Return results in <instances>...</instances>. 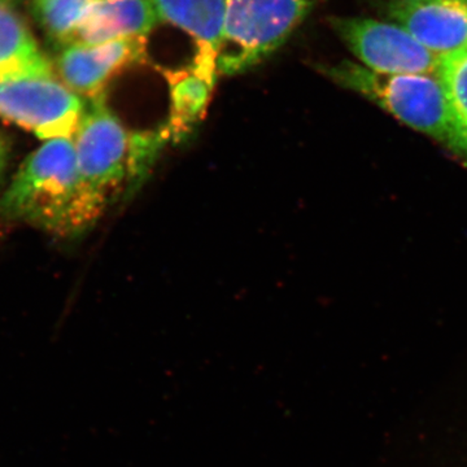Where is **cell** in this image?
I'll list each match as a JSON object with an SVG mask.
<instances>
[{
  "mask_svg": "<svg viewBox=\"0 0 467 467\" xmlns=\"http://www.w3.org/2000/svg\"><path fill=\"white\" fill-rule=\"evenodd\" d=\"M0 212L63 238L90 229L73 137L43 140L27 156L3 193Z\"/></svg>",
  "mask_w": 467,
  "mask_h": 467,
  "instance_id": "6da1fadb",
  "label": "cell"
},
{
  "mask_svg": "<svg viewBox=\"0 0 467 467\" xmlns=\"http://www.w3.org/2000/svg\"><path fill=\"white\" fill-rule=\"evenodd\" d=\"M160 21L180 27L196 46L192 60L217 66L226 0H155ZM218 67V66H217Z\"/></svg>",
  "mask_w": 467,
  "mask_h": 467,
  "instance_id": "8fae6325",
  "label": "cell"
},
{
  "mask_svg": "<svg viewBox=\"0 0 467 467\" xmlns=\"http://www.w3.org/2000/svg\"><path fill=\"white\" fill-rule=\"evenodd\" d=\"M50 69L26 21L11 3L0 2V77Z\"/></svg>",
  "mask_w": 467,
  "mask_h": 467,
  "instance_id": "7c38bea8",
  "label": "cell"
},
{
  "mask_svg": "<svg viewBox=\"0 0 467 467\" xmlns=\"http://www.w3.org/2000/svg\"><path fill=\"white\" fill-rule=\"evenodd\" d=\"M94 0H36L34 12L55 45L67 47Z\"/></svg>",
  "mask_w": 467,
  "mask_h": 467,
  "instance_id": "5bb4252c",
  "label": "cell"
},
{
  "mask_svg": "<svg viewBox=\"0 0 467 467\" xmlns=\"http://www.w3.org/2000/svg\"><path fill=\"white\" fill-rule=\"evenodd\" d=\"M130 138L104 97L85 101L73 142L86 212L92 225L129 178Z\"/></svg>",
  "mask_w": 467,
  "mask_h": 467,
  "instance_id": "277c9868",
  "label": "cell"
},
{
  "mask_svg": "<svg viewBox=\"0 0 467 467\" xmlns=\"http://www.w3.org/2000/svg\"><path fill=\"white\" fill-rule=\"evenodd\" d=\"M171 91V115L162 133L168 140H187L207 115L218 75L216 70L192 66L177 70H162Z\"/></svg>",
  "mask_w": 467,
  "mask_h": 467,
  "instance_id": "30bf717a",
  "label": "cell"
},
{
  "mask_svg": "<svg viewBox=\"0 0 467 467\" xmlns=\"http://www.w3.org/2000/svg\"><path fill=\"white\" fill-rule=\"evenodd\" d=\"M5 162H7V146L0 135V180H2L3 171L5 169Z\"/></svg>",
  "mask_w": 467,
  "mask_h": 467,
  "instance_id": "9a60e30c",
  "label": "cell"
},
{
  "mask_svg": "<svg viewBox=\"0 0 467 467\" xmlns=\"http://www.w3.org/2000/svg\"><path fill=\"white\" fill-rule=\"evenodd\" d=\"M147 61V36L117 39L100 45H70L58 55V78L81 99L104 97L119 73Z\"/></svg>",
  "mask_w": 467,
  "mask_h": 467,
  "instance_id": "52a82bcc",
  "label": "cell"
},
{
  "mask_svg": "<svg viewBox=\"0 0 467 467\" xmlns=\"http://www.w3.org/2000/svg\"><path fill=\"white\" fill-rule=\"evenodd\" d=\"M377 7L436 57L467 47V0H378Z\"/></svg>",
  "mask_w": 467,
  "mask_h": 467,
  "instance_id": "ba28073f",
  "label": "cell"
},
{
  "mask_svg": "<svg viewBox=\"0 0 467 467\" xmlns=\"http://www.w3.org/2000/svg\"><path fill=\"white\" fill-rule=\"evenodd\" d=\"M438 77L450 113V144L467 153V47L441 57Z\"/></svg>",
  "mask_w": 467,
  "mask_h": 467,
  "instance_id": "4fadbf2b",
  "label": "cell"
},
{
  "mask_svg": "<svg viewBox=\"0 0 467 467\" xmlns=\"http://www.w3.org/2000/svg\"><path fill=\"white\" fill-rule=\"evenodd\" d=\"M319 70L414 130L450 143V113L438 75H382L347 60Z\"/></svg>",
  "mask_w": 467,
  "mask_h": 467,
  "instance_id": "7a4b0ae2",
  "label": "cell"
},
{
  "mask_svg": "<svg viewBox=\"0 0 467 467\" xmlns=\"http://www.w3.org/2000/svg\"><path fill=\"white\" fill-rule=\"evenodd\" d=\"M313 0H226L218 72H247L275 54L306 20Z\"/></svg>",
  "mask_w": 467,
  "mask_h": 467,
  "instance_id": "3957f363",
  "label": "cell"
},
{
  "mask_svg": "<svg viewBox=\"0 0 467 467\" xmlns=\"http://www.w3.org/2000/svg\"><path fill=\"white\" fill-rule=\"evenodd\" d=\"M160 23L155 0H94L70 45H100L147 36Z\"/></svg>",
  "mask_w": 467,
  "mask_h": 467,
  "instance_id": "9c48e42d",
  "label": "cell"
},
{
  "mask_svg": "<svg viewBox=\"0 0 467 467\" xmlns=\"http://www.w3.org/2000/svg\"><path fill=\"white\" fill-rule=\"evenodd\" d=\"M84 110L85 100L52 69L0 77V117L42 140L73 137Z\"/></svg>",
  "mask_w": 467,
  "mask_h": 467,
  "instance_id": "5b68a950",
  "label": "cell"
},
{
  "mask_svg": "<svg viewBox=\"0 0 467 467\" xmlns=\"http://www.w3.org/2000/svg\"><path fill=\"white\" fill-rule=\"evenodd\" d=\"M331 27L361 66L382 75H438L441 57L389 20L330 17Z\"/></svg>",
  "mask_w": 467,
  "mask_h": 467,
  "instance_id": "8992f818",
  "label": "cell"
}]
</instances>
